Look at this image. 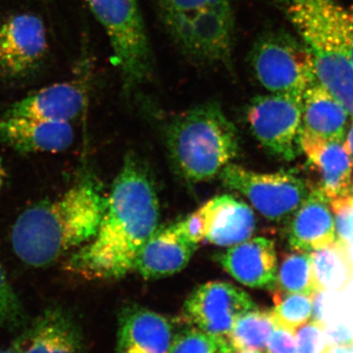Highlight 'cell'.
<instances>
[{"mask_svg":"<svg viewBox=\"0 0 353 353\" xmlns=\"http://www.w3.org/2000/svg\"><path fill=\"white\" fill-rule=\"evenodd\" d=\"M347 111L319 81L306 90L303 99V131L324 139L343 141Z\"/></svg>","mask_w":353,"mask_h":353,"instance_id":"cell-21","label":"cell"},{"mask_svg":"<svg viewBox=\"0 0 353 353\" xmlns=\"http://www.w3.org/2000/svg\"><path fill=\"white\" fill-rule=\"evenodd\" d=\"M329 203L321 190L310 187L305 201L290 217L287 236L292 250L311 252L336 241V223Z\"/></svg>","mask_w":353,"mask_h":353,"instance_id":"cell-19","label":"cell"},{"mask_svg":"<svg viewBox=\"0 0 353 353\" xmlns=\"http://www.w3.org/2000/svg\"><path fill=\"white\" fill-rule=\"evenodd\" d=\"M219 175L225 187L243 194L260 214L273 222L290 219L310 190L303 179L288 172L257 173L230 163Z\"/></svg>","mask_w":353,"mask_h":353,"instance_id":"cell-8","label":"cell"},{"mask_svg":"<svg viewBox=\"0 0 353 353\" xmlns=\"http://www.w3.org/2000/svg\"><path fill=\"white\" fill-rule=\"evenodd\" d=\"M223 340L190 326L176 333L169 353H213Z\"/></svg>","mask_w":353,"mask_h":353,"instance_id":"cell-27","label":"cell"},{"mask_svg":"<svg viewBox=\"0 0 353 353\" xmlns=\"http://www.w3.org/2000/svg\"><path fill=\"white\" fill-rule=\"evenodd\" d=\"M246 120L253 136L274 157L290 161L301 154L303 99L270 94L252 99Z\"/></svg>","mask_w":353,"mask_h":353,"instance_id":"cell-9","label":"cell"},{"mask_svg":"<svg viewBox=\"0 0 353 353\" xmlns=\"http://www.w3.org/2000/svg\"><path fill=\"white\" fill-rule=\"evenodd\" d=\"M276 326L271 311L252 309L236 319L227 339L234 350L264 352Z\"/></svg>","mask_w":353,"mask_h":353,"instance_id":"cell-23","label":"cell"},{"mask_svg":"<svg viewBox=\"0 0 353 353\" xmlns=\"http://www.w3.org/2000/svg\"><path fill=\"white\" fill-rule=\"evenodd\" d=\"M176 228L187 240L199 245L206 240L208 234V220L203 208L197 209L196 212L188 216L185 219L176 223Z\"/></svg>","mask_w":353,"mask_h":353,"instance_id":"cell-30","label":"cell"},{"mask_svg":"<svg viewBox=\"0 0 353 353\" xmlns=\"http://www.w3.org/2000/svg\"><path fill=\"white\" fill-rule=\"evenodd\" d=\"M18 353H88L80 324L68 308L48 306L11 343Z\"/></svg>","mask_w":353,"mask_h":353,"instance_id":"cell-12","label":"cell"},{"mask_svg":"<svg viewBox=\"0 0 353 353\" xmlns=\"http://www.w3.org/2000/svg\"><path fill=\"white\" fill-rule=\"evenodd\" d=\"M159 201L148 170L127 157L114 181L97 234L67 255L64 270L85 280L111 281L134 270L141 248L157 231Z\"/></svg>","mask_w":353,"mask_h":353,"instance_id":"cell-1","label":"cell"},{"mask_svg":"<svg viewBox=\"0 0 353 353\" xmlns=\"http://www.w3.org/2000/svg\"><path fill=\"white\" fill-rule=\"evenodd\" d=\"M202 208L208 220L206 240L212 245H239L254 233L256 221L252 209L233 196H216Z\"/></svg>","mask_w":353,"mask_h":353,"instance_id":"cell-20","label":"cell"},{"mask_svg":"<svg viewBox=\"0 0 353 353\" xmlns=\"http://www.w3.org/2000/svg\"><path fill=\"white\" fill-rule=\"evenodd\" d=\"M196 248L176 224L157 229L139 252L134 269L145 280L169 277L185 268Z\"/></svg>","mask_w":353,"mask_h":353,"instance_id":"cell-18","label":"cell"},{"mask_svg":"<svg viewBox=\"0 0 353 353\" xmlns=\"http://www.w3.org/2000/svg\"><path fill=\"white\" fill-rule=\"evenodd\" d=\"M290 294L313 296L319 292L313 274L310 252L294 250L288 253L278 268L277 280L272 290Z\"/></svg>","mask_w":353,"mask_h":353,"instance_id":"cell-24","label":"cell"},{"mask_svg":"<svg viewBox=\"0 0 353 353\" xmlns=\"http://www.w3.org/2000/svg\"><path fill=\"white\" fill-rule=\"evenodd\" d=\"M331 208L336 217V230L339 240L353 246V196L339 197L331 201Z\"/></svg>","mask_w":353,"mask_h":353,"instance_id":"cell-29","label":"cell"},{"mask_svg":"<svg viewBox=\"0 0 353 353\" xmlns=\"http://www.w3.org/2000/svg\"><path fill=\"white\" fill-rule=\"evenodd\" d=\"M166 143L176 171L190 182L219 175L240 150L236 128L216 102L174 118L166 129Z\"/></svg>","mask_w":353,"mask_h":353,"instance_id":"cell-4","label":"cell"},{"mask_svg":"<svg viewBox=\"0 0 353 353\" xmlns=\"http://www.w3.org/2000/svg\"><path fill=\"white\" fill-rule=\"evenodd\" d=\"M1 21H2V20H1V18H0V23H1Z\"/></svg>","mask_w":353,"mask_h":353,"instance_id":"cell-40","label":"cell"},{"mask_svg":"<svg viewBox=\"0 0 353 353\" xmlns=\"http://www.w3.org/2000/svg\"><path fill=\"white\" fill-rule=\"evenodd\" d=\"M234 347L229 343L228 339H224L221 341L219 347L213 353H233Z\"/></svg>","mask_w":353,"mask_h":353,"instance_id":"cell-35","label":"cell"},{"mask_svg":"<svg viewBox=\"0 0 353 353\" xmlns=\"http://www.w3.org/2000/svg\"><path fill=\"white\" fill-rule=\"evenodd\" d=\"M343 145H345V150H347L348 154L350 155L353 161V119L350 130L347 132V139H345Z\"/></svg>","mask_w":353,"mask_h":353,"instance_id":"cell-34","label":"cell"},{"mask_svg":"<svg viewBox=\"0 0 353 353\" xmlns=\"http://www.w3.org/2000/svg\"><path fill=\"white\" fill-rule=\"evenodd\" d=\"M233 353H265V352H261V350H240L234 348Z\"/></svg>","mask_w":353,"mask_h":353,"instance_id":"cell-38","label":"cell"},{"mask_svg":"<svg viewBox=\"0 0 353 353\" xmlns=\"http://www.w3.org/2000/svg\"><path fill=\"white\" fill-rule=\"evenodd\" d=\"M106 206L99 183L85 179L57 199L26 209L11 230L13 252L28 266H50L94 238Z\"/></svg>","mask_w":353,"mask_h":353,"instance_id":"cell-2","label":"cell"},{"mask_svg":"<svg viewBox=\"0 0 353 353\" xmlns=\"http://www.w3.org/2000/svg\"><path fill=\"white\" fill-rule=\"evenodd\" d=\"M310 51L316 76L353 117V66L348 54L347 11L336 0H281Z\"/></svg>","mask_w":353,"mask_h":353,"instance_id":"cell-3","label":"cell"},{"mask_svg":"<svg viewBox=\"0 0 353 353\" xmlns=\"http://www.w3.org/2000/svg\"><path fill=\"white\" fill-rule=\"evenodd\" d=\"M103 28L125 92L150 82L154 61L138 0H85Z\"/></svg>","mask_w":353,"mask_h":353,"instance_id":"cell-6","label":"cell"},{"mask_svg":"<svg viewBox=\"0 0 353 353\" xmlns=\"http://www.w3.org/2000/svg\"><path fill=\"white\" fill-rule=\"evenodd\" d=\"M6 176L7 174L6 169H4V167L2 166L1 163H0V190L3 187L4 182H6Z\"/></svg>","mask_w":353,"mask_h":353,"instance_id":"cell-36","label":"cell"},{"mask_svg":"<svg viewBox=\"0 0 353 353\" xmlns=\"http://www.w3.org/2000/svg\"><path fill=\"white\" fill-rule=\"evenodd\" d=\"M46 27L38 15L15 14L0 23V78L29 75L48 52Z\"/></svg>","mask_w":353,"mask_h":353,"instance_id":"cell-11","label":"cell"},{"mask_svg":"<svg viewBox=\"0 0 353 353\" xmlns=\"http://www.w3.org/2000/svg\"><path fill=\"white\" fill-rule=\"evenodd\" d=\"M0 353H18L17 350H15V347H13L12 345L9 347L3 348V350H0Z\"/></svg>","mask_w":353,"mask_h":353,"instance_id":"cell-37","label":"cell"},{"mask_svg":"<svg viewBox=\"0 0 353 353\" xmlns=\"http://www.w3.org/2000/svg\"><path fill=\"white\" fill-rule=\"evenodd\" d=\"M175 334L165 316L141 306H127L119 315L115 353H169Z\"/></svg>","mask_w":353,"mask_h":353,"instance_id":"cell-14","label":"cell"},{"mask_svg":"<svg viewBox=\"0 0 353 353\" xmlns=\"http://www.w3.org/2000/svg\"><path fill=\"white\" fill-rule=\"evenodd\" d=\"M313 274L319 292H343L353 281L350 246L336 239L334 243L310 252Z\"/></svg>","mask_w":353,"mask_h":353,"instance_id":"cell-22","label":"cell"},{"mask_svg":"<svg viewBox=\"0 0 353 353\" xmlns=\"http://www.w3.org/2000/svg\"><path fill=\"white\" fill-rule=\"evenodd\" d=\"M343 141L301 132V150L319 176L314 188L330 201L352 194L353 161Z\"/></svg>","mask_w":353,"mask_h":353,"instance_id":"cell-16","label":"cell"},{"mask_svg":"<svg viewBox=\"0 0 353 353\" xmlns=\"http://www.w3.org/2000/svg\"><path fill=\"white\" fill-rule=\"evenodd\" d=\"M327 327L315 321L304 324L296 333L299 353H324L328 347Z\"/></svg>","mask_w":353,"mask_h":353,"instance_id":"cell-28","label":"cell"},{"mask_svg":"<svg viewBox=\"0 0 353 353\" xmlns=\"http://www.w3.org/2000/svg\"><path fill=\"white\" fill-rule=\"evenodd\" d=\"M271 312L279 326L296 332L312 316V296L274 290Z\"/></svg>","mask_w":353,"mask_h":353,"instance_id":"cell-25","label":"cell"},{"mask_svg":"<svg viewBox=\"0 0 353 353\" xmlns=\"http://www.w3.org/2000/svg\"><path fill=\"white\" fill-rule=\"evenodd\" d=\"M176 48L202 66L233 64L234 19L230 0H152Z\"/></svg>","mask_w":353,"mask_h":353,"instance_id":"cell-5","label":"cell"},{"mask_svg":"<svg viewBox=\"0 0 353 353\" xmlns=\"http://www.w3.org/2000/svg\"><path fill=\"white\" fill-rule=\"evenodd\" d=\"M250 63L257 82L270 94L303 99L318 81L310 51L287 32L262 34L250 50Z\"/></svg>","mask_w":353,"mask_h":353,"instance_id":"cell-7","label":"cell"},{"mask_svg":"<svg viewBox=\"0 0 353 353\" xmlns=\"http://www.w3.org/2000/svg\"><path fill=\"white\" fill-rule=\"evenodd\" d=\"M327 341L328 345H345L353 343V336L350 330L343 325L334 327L332 329H326Z\"/></svg>","mask_w":353,"mask_h":353,"instance_id":"cell-32","label":"cell"},{"mask_svg":"<svg viewBox=\"0 0 353 353\" xmlns=\"http://www.w3.org/2000/svg\"><path fill=\"white\" fill-rule=\"evenodd\" d=\"M257 308L245 290L226 282H208L196 288L185 301L183 318L194 327L217 338L227 339L236 319Z\"/></svg>","mask_w":353,"mask_h":353,"instance_id":"cell-10","label":"cell"},{"mask_svg":"<svg viewBox=\"0 0 353 353\" xmlns=\"http://www.w3.org/2000/svg\"><path fill=\"white\" fill-rule=\"evenodd\" d=\"M71 123L29 117L0 118V141L22 154L61 152L74 141Z\"/></svg>","mask_w":353,"mask_h":353,"instance_id":"cell-15","label":"cell"},{"mask_svg":"<svg viewBox=\"0 0 353 353\" xmlns=\"http://www.w3.org/2000/svg\"><path fill=\"white\" fill-rule=\"evenodd\" d=\"M225 271L246 287L272 290L278 274L275 243L266 238H250L230 246L219 257Z\"/></svg>","mask_w":353,"mask_h":353,"instance_id":"cell-17","label":"cell"},{"mask_svg":"<svg viewBox=\"0 0 353 353\" xmlns=\"http://www.w3.org/2000/svg\"><path fill=\"white\" fill-rule=\"evenodd\" d=\"M28 322L24 305L0 264V330L21 331Z\"/></svg>","mask_w":353,"mask_h":353,"instance_id":"cell-26","label":"cell"},{"mask_svg":"<svg viewBox=\"0 0 353 353\" xmlns=\"http://www.w3.org/2000/svg\"><path fill=\"white\" fill-rule=\"evenodd\" d=\"M324 353H353V343L345 345H328Z\"/></svg>","mask_w":353,"mask_h":353,"instance_id":"cell-33","label":"cell"},{"mask_svg":"<svg viewBox=\"0 0 353 353\" xmlns=\"http://www.w3.org/2000/svg\"><path fill=\"white\" fill-rule=\"evenodd\" d=\"M352 196H353V183H352Z\"/></svg>","mask_w":353,"mask_h":353,"instance_id":"cell-39","label":"cell"},{"mask_svg":"<svg viewBox=\"0 0 353 353\" xmlns=\"http://www.w3.org/2000/svg\"><path fill=\"white\" fill-rule=\"evenodd\" d=\"M87 99V87L81 81L53 83L14 102L2 116L71 123L85 110Z\"/></svg>","mask_w":353,"mask_h":353,"instance_id":"cell-13","label":"cell"},{"mask_svg":"<svg viewBox=\"0 0 353 353\" xmlns=\"http://www.w3.org/2000/svg\"><path fill=\"white\" fill-rule=\"evenodd\" d=\"M265 350V353H299L296 332L277 325Z\"/></svg>","mask_w":353,"mask_h":353,"instance_id":"cell-31","label":"cell"}]
</instances>
